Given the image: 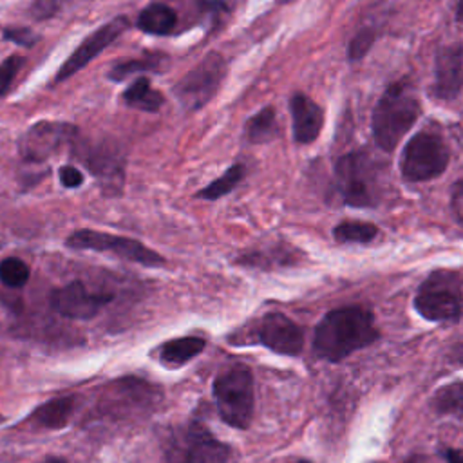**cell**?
Masks as SVG:
<instances>
[{
  "label": "cell",
  "mask_w": 463,
  "mask_h": 463,
  "mask_svg": "<svg viewBox=\"0 0 463 463\" xmlns=\"http://www.w3.org/2000/svg\"><path fill=\"white\" fill-rule=\"evenodd\" d=\"M374 317L360 306H345L329 311L317 326L313 336L315 354L327 362H340L378 338Z\"/></svg>",
  "instance_id": "obj_1"
},
{
  "label": "cell",
  "mask_w": 463,
  "mask_h": 463,
  "mask_svg": "<svg viewBox=\"0 0 463 463\" xmlns=\"http://www.w3.org/2000/svg\"><path fill=\"white\" fill-rule=\"evenodd\" d=\"M420 116V99L407 81H396L378 99L373 110V136L376 145L391 152L411 130Z\"/></svg>",
  "instance_id": "obj_2"
},
{
  "label": "cell",
  "mask_w": 463,
  "mask_h": 463,
  "mask_svg": "<svg viewBox=\"0 0 463 463\" xmlns=\"http://www.w3.org/2000/svg\"><path fill=\"white\" fill-rule=\"evenodd\" d=\"M165 463H230L232 449L201 421H184L168 430L163 441Z\"/></svg>",
  "instance_id": "obj_3"
},
{
  "label": "cell",
  "mask_w": 463,
  "mask_h": 463,
  "mask_svg": "<svg viewBox=\"0 0 463 463\" xmlns=\"http://www.w3.org/2000/svg\"><path fill=\"white\" fill-rule=\"evenodd\" d=\"M213 398L219 416L235 429H246L253 418L255 391L248 367L233 365L213 380Z\"/></svg>",
  "instance_id": "obj_4"
},
{
  "label": "cell",
  "mask_w": 463,
  "mask_h": 463,
  "mask_svg": "<svg viewBox=\"0 0 463 463\" xmlns=\"http://www.w3.org/2000/svg\"><path fill=\"white\" fill-rule=\"evenodd\" d=\"M461 307V282L450 269L432 271L414 297V309L430 322H454L459 318Z\"/></svg>",
  "instance_id": "obj_5"
},
{
  "label": "cell",
  "mask_w": 463,
  "mask_h": 463,
  "mask_svg": "<svg viewBox=\"0 0 463 463\" xmlns=\"http://www.w3.org/2000/svg\"><path fill=\"white\" fill-rule=\"evenodd\" d=\"M65 246L72 250H90V251H109L123 260L136 262L146 268H157L165 264V259L161 253L156 250L145 246L143 242L132 239V237H123V235H114L109 232H98V230H76L65 239Z\"/></svg>",
  "instance_id": "obj_6"
},
{
  "label": "cell",
  "mask_w": 463,
  "mask_h": 463,
  "mask_svg": "<svg viewBox=\"0 0 463 463\" xmlns=\"http://www.w3.org/2000/svg\"><path fill=\"white\" fill-rule=\"evenodd\" d=\"M338 192L342 201L354 208L376 204V168L367 154L349 152L336 161L335 166Z\"/></svg>",
  "instance_id": "obj_7"
},
{
  "label": "cell",
  "mask_w": 463,
  "mask_h": 463,
  "mask_svg": "<svg viewBox=\"0 0 463 463\" xmlns=\"http://www.w3.org/2000/svg\"><path fill=\"white\" fill-rule=\"evenodd\" d=\"M449 157V148L438 134L420 132L407 141L402 152L400 170L403 179L411 183L430 181L445 172Z\"/></svg>",
  "instance_id": "obj_8"
},
{
  "label": "cell",
  "mask_w": 463,
  "mask_h": 463,
  "mask_svg": "<svg viewBox=\"0 0 463 463\" xmlns=\"http://www.w3.org/2000/svg\"><path fill=\"white\" fill-rule=\"evenodd\" d=\"M224 76V58L219 52H210L175 83L174 94L184 110H199L215 96Z\"/></svg>",
  "instance_id": "obj_9"
},
{
  "label": "cell",
  "mask_w": 463,
  "mask_h": 463,
  "mask_svg": "<svg viewBox=\"0 0 463 463\" xmlns=\"http://www.w3.org/2000/svg\"><path fill=\"white\" fill-rule=\"evenodd\" d=\"M112 293L90 291L81 280L67 282L51 293L52 311L69 320H90L112 302Z\"/></svg>",
  "instance_id": "obj_10"
},
{
  "label": "cell",
  "mask_w": 463,
  "mask_h": 463,
  "mask_svg": "<svg viewBox=\"0 0 463 463\" xmlns=\"http://www.w3.org/2000/svg\"><path fill=\"white\" fill-rule=\"evenodd\" d=\"M76 128L61 121H40L27 128L18 143V152L25 161L42 163L56 154L63 145L72 143Z\"/></svg>",
  "instance_id": "obj_11"
},
{
  "label": "cell",
  "mask_w": 463,
  "mask_h": 463,
  "mask_svg": "<svg viewBox=\"0 0 463 463\" xmlns=\"http://www.w3.org/2000/svg\"><path fill=\"white\" fill-rule=\"evenodd\" d=\"M128 27L127 16H116L110 22L103 24L96 31H92L78 47L69 54V58L63 61V65L56 72V81H63L71 76H74L80 69H83L87 63H90L103 49H107L118 36L123 34V31Z\"/></svg>",
  "instance_id": "obj_12"
},
{
  "label": "cell",
  "mask_w": 463,
  "mask_h": 463,
  "mask_svg": "<svg viewBox=\"0 0 463 463\" xmlns=\"http://www.w3.org/2000/svg\"><path fill=\"white\" fill-rule=\"evenodd\" d=\"M259 344L271 349L277 354L297 356L304 347V333L289 317L282 313L264 315L255 327Z\"/></svg>",
  "instance_id": "obj_13"
},
{
  "label": "cell",
  "mask_w": 463,
  "mask_h": 463,
  "mask_svg": "<svg viewBox=\"0 0 463 463\" xmlns=\"http://www.w3.org/2000/svg\"><path fill=\"white\" fill-rule=\"evenodd\" d=\"M90 174L101 181L105 192L119 194L125 179V159L123 154L112 143H99L85 146L80 154Z\"/></svg>",
  "instance_id": "obj_14"
},
{
  "label": "cell",
  "mask_w": 463,
  "mask_h": 463,
  "mask_svg": "<svg viewBox=\"0 0 463 463\" xmlns=\"http://www.w3.org/2000/svg\"><path fill=\"white\" fill-rule=\"evenodd\" d=\"M463 89V47L454 43L439 49L434 65V96L454 99Z\"/></svg>",
  "instance_id": "obj_15"
},
{
  "label": "cell",
  "mask_w": 463,
  "mask_h": 463,
  "mask_svg": "<svg viewBox=\"0 0 463 463\" xmlns=\"http://www.w3.org/2000/svg\"><path fill=\"white\" fill-rule=\"evenodd\" d=\"M291 121H293V137L297 143L306 145L313 143L324 125V110L311 98L302 92H297L289 99Z\"/></svg>",
  "instance_id": "obj_16"
},
{
  "label": "cell",
  "mask_w": 463,
  "mask_h": 463,
  "mask_svg": "<svg viewBox=\"0 0 463 463\" xmlns=\"http://www.w3.org/2000/svg\"><path fill=\"white\" fill-rule=\"evenodd\" d=\"M76 409V396L65 394V396H56L51 398L49 402L42 403L33 411V414L27 418V421L34 427L42 429H63L69 420L72 418V412Z\"/></svg>",
  "instance_id": "obj_17"
},
{
  "label": "cell",
  "mask_w": 463,
  "mask_h": 463,
  "mask_svg": "<svg viewBox=\"0 0 463 463\" xmlns=\"http://www.w3.org/2000/svg\"><path fill=\"white\" fill-rule=\"evenodd\" d=\"M204 347L206 340L201 336H181L159 345L157 358L165 367L177 369L194 360Z\"/></svg>",
  "instance_id": "obj_18"
},
{
  "label": "cell",
  "mask_w": 463,
  "mask_h": 463,
  "mask_svg": "<svg viewBox=\"0 0 463 463\" xmlns=\"http://www.w3.org/2000/svg\"><path fill=\"white\" fill-rule=\"evenodd\" d=\"M175 25H177L175 11L163 2L148 4L137 16V27L148 34L165 36V34H170L175 29Z\"/></svg>",
  "instance_id": "obj_19"
},
{
  "label": "cell",
  "mask_w": 463,
  "mask_h": 463,
  "mask_svg": "<svg viewBox=\"0 0 463 463\" xmlns=\"http://www.w3.org/2000/svg\"><path fill=\"white\" fill-rule=\"evenodd\" d=\"M123 99L128 107L137 109V110H145V112H157L165 103L163 94L152 89L150 80L146 76H139L137 80H134L125 89Z\"/></svg>",
  "instance_id": "obj_20"
},
{
  "label": "cell",
  "mask_w": 463,
  "mask_h": 463,
  "mask_svg": "<svg viewBox=\"0 0 463 463\" xmlns=\"http://www.w3.org/2000/svg\"><path fill=\"white\" fill-rule=\"evenodd\" d=\"M430 407L443 416L463 418V380L450 382L439 389L430 398Z\"/></svg>",
  "instance_id": "obj_21"
},
{
  "label": "cell",
  "mask_w": 463,
  "mask_h": 463,
  "mask_svg": "<svg viewBox=\"0 0 463 463\" xmlns=\"http://www.w3.org/2000/svg\"><path fill=\"white\" fill-rule=\"evenodd\" d=\"M246 137L251 143H266L271 141L279 128H277V118H275V110L271 107H264L262 110H259L257 114H253L244 127Z\"/></svg>",
  "instance_id": "obj_22"
},
{
  "label": "cell",
  "mask_w": 463,
  "mask_h": 463,
  "mask_svg": "<svg viewBox=\"0 0 463 463\" xmlns=\"http://www.w3.org/2000/svg\"><path fill=\"white\" fill-rule=\"evenodd\" d=\"M242 177H244V166L241 163L232 165L222 175H219L215 181H212L203 190H199L197 197L206 199V201H215V199L230 194L242 181Z\"/></svg>",
  "instance_id": "obj_23"
},
{
  "label": "cell",
  "mask_w": 463,
  "mask_h": 463,
  "mask_svg": "<svg viewBox=\"0 0 463 463\" xmlns=\"http://www.w3.org/2000/svg\"><path fill=\"white\" fill-rule=\"evenodd\" d=\"M378 233V228L373 222L365 221H342L333 228V237L342 242H371Z\"/></svg>",
  "instance_id": "obj_24"
},
{
  "label": "cell",
  "mask_w": 463,
  "mask_h": 463,
  "mask_svg": "<svg viewBox=\"0 0 463 463\" xmlns=\"http://www.w3.org/2000/svg\"><path fill=\"white\" fill-rule=\"evenodd\" d=\"M31 269L25 260L18 257H7L0 262V282L7 288H24L29 280Z\"/></svg>",
  "instance_id": "obj_25"
},
{
  "label": "cell",
  "mask_w": 463,
  "mask_h": 463,
  "mask_svg": "<svg viewBox=\"0 0 463 463\" xmlns=\"http://www.w3.org/2000/svg\"><path fill=\"white\" fill-rule=\"evenodd\" d=\"M159 67V58H145V60H127L118 65H114L109 72V78L114 81H121L127 76L134 72H145V71H156Z\"/></svg>",
  "instance_id": "obj_26"
},
{
  "label": "cell",
  "mask_w": 463,
  "mask_h": 463,
  "mask_svg": "<svg viewBox=\"0 0 463 463\" xmlns=\"http://www.w3.org/2000/svg\"><path fill=\"white\" fill-rule=\"evenodd\" d=\"M78 2H83V0H34L31 13L34 18L43 20L76 5Z\"/></svg>",
  "instance_id": "obj_27"
},
{
  "label": "cell",
  "mask_w": 463,
  "mask_h": 463,
  "mask_svg": "<svg viewBox=\"0 0 463 463\" xmlns=\"http://www.w3.org/2000/svg\"><path fill=\"white\" fill-rule=\"evenodd\" d=\"M24 65V58L18 54H11L7 56L2 63H0V98L7 94V90L11 89V83L14 80V76L18 74V71Z\"/></svg>",
  "instance_id": "obj_28"
},
{
  "label": "cell",
  "mask_w": 463,
  "mask_h": 463,
  "mask_svg": "<svg viewBox=\"0 0 463 463\" xmlns=\"http://www.w3.org/2000/svg\"><path fill=\"white\" fill-rule=\"evenodd\" d=\"M374 38H376V33L369 27L356 33L354 38L349 43V58L351 60H362L365 56V52L371 49Z\"/></svg>",
  "instance_id": "obj_29"
},
{
  "label": "cell",
  "mask_w": 463,
  "mask_h": 463,
  "mask_svg": "<svg viewBox=\"0 0 463 463\" xmlns=\"http://www.w3.org/2000/svg\"><path fill=\"white\" fill-rule=\"evenodd\" d=\"M4 38L18 43V45H34L38 42V34H34L27 27H7L4 29Z\"/></svg>",
  "instance_id": "obj_30"
},
{
  "label": "cell",
  "mask_w": 463,
  "mask_h": 463,
  "mask_svg": "<svg viewBox=\"0 0 463 463\" xmlns=\"http://www.w3.org/2000/svg\"><path fill=\"white\" fill-rule=\"evenodd\" d=\"M58 177H60L61 186H65V188H78V186L83 184V179H85L83 174L76 166H72V165L60 166Z\"/></svg>",
  "instance_id": "obj_31"
},
{
  "label": "cell",
  "mask_w": 463,
  "mask_h": 463,
  "mask_svg": "<svg viewBox=\"0 0 463 463\" xmlns=\"http://www.w3.org/2000/svg\"><path fill=\"white\" fill-rule=\"evenodd\" d=\"M450 206L454 212L456 221L463 226V179L458 181L452 188V197H450Z\"/></svg>",
  "instance_id": "obj_32"
},
{
  "label": "cell",
  "mask_w": 463,
  "mask_h": 463,
  "mask_svg": "<svg viewBox=\"0 0 463 463\" xmlns=\"http://www.w3.org/2000/svg\"><path fill=\"white\" fill-rule=\"evenodd\" d=\"M449 358H450V362H454L458 365H463V344L452 345L450 351H449Z\"/></svg>",
  "instance_id": "obj_33"
},
{
  "label": "cell",
  "mask_w": 463,
  "mask_h": 463,
  "mask_svg": "<svg viewBox=\"0 0 463 463\" xmlns=\"http://www.w3.org/2000/svg\"><path fill=\"white\" fill-rule=\"evenodd\" d=\"M447 463H463V450L459 449H447L445 450Z\"/></svg>",
  "instance_id": "obj_34"
},
{
  "label": "cell",
  "mask_w": 463,
  "mask_h": 463,
  "mask_svg": "<svg viewBox=\"0 0 463 463\" xmlns=\"http://www.w3.org/2000/svg\"><path fill=\"white\" fill-rule=\"evenodd\" d=\"M42 463H67L63 458H56V456H49L47 459H43Z\"/></svg>",
  "instance_id": "obj_35"
},
{
  "label": "cell",
  "mask_w": 463,
  "mask_h": 463,
  "mask_svg": "<svg viewBox=\"0 0 463 463\" xmlns=\"http://www.w3.org/2000/svg\"><path fill=\"white\" fill-rule=\"evenodd\" d=\"M456 16H458V20L463 24V0H459V4H458V9H456Z\"/></svg>",
  "instance_id": "obj_36"
},
{
  "label": "cell",
  "mask_w": 463,
  "mask_h": 463,
  "mask_svg": "<svg viewBox=\"0 0 463 463\" xmlns=\"http://www.w3.org/2000/svg\"><path fill=\"white\" fill-rule=\"evenodd\" d=\"M403 463H423V458L421 456H412V458L405 459Z\"/></svg>",
  "instance_id": "obj_37"
},
{
  "label": "cell",
  "mask_w": 463,
  "mask_h": 463,
  "mask_svg": "<svg viewBox=\"0 0 463 463\" xmlns=\"http://www.w3.org/2000/svg\"><path fill=\"white\" fill-rule=\"evenodd\" d=\"M4 420H5V418H4V416H2V414H0V423H2V421H4Z\"/></svg>",
  "instance_id": "obj_38"
},
{
  "label": "cell",
  "mask_w": 463,
  "mask_h": 463,
  "mask_svg": "<svg viewBox=\"0 0 463 463\" xmlns=\"http://www.w3.org/2000/svg\"><path fill=\"white\" fill-rule=\"evenodd\" d=\"M297 463H309V461H297Z\"/></svg>",
  "instance_id": "obj_39"
},
{
  "label": "cell",
  "mask_w": 463,
  "mask_h": 463,
  "mask_svg": "<svg viewBox=\"0 0 463 463\" xmlns=\"http://www.w3.org/2000/svg\"><path fill=\"white\" fill-rule=\"evenodd\" d=\"M0 246H2V244H0Z\"/></svg>",
  "instance_id": "obj_40"
}]
</instances>
